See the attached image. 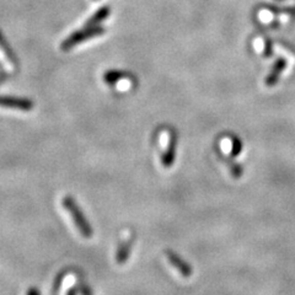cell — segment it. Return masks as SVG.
Listing matches in <instances>:
<instances>
[{
  "label": "cell",
  "mask_w": 295,
  "mask_h": 295,
  "mask_svg": "<svg viewBox=\"0 0 295 295\" xmlns=\"http://www.w3.org/2000/svg\"><path fill=\"white\" fill-rule=\"evenodd\" d=\"M63 207L66 210L72 215V219L75 224V226L78 227V230L81 233V235L86 239H90L94 234V230H92L91 224L89 223V220L86 219L85 214L82 213V210L80 209V207L76 204V202L74 201V198L72 196H66L63 198Z\"/></svg>",
  "instance_id": "1"
},
{
  "label": "cell",
  "mask_w": 295,
  "mask_h": 295,
  "mask_svg": "<svg viewBox=\"0 0 295 295\" xmlns=\"http://www.w3.org/2000/svg\"><path fill=\"white\" fill-rule=\"evenodd\" d=\"M104 32V29L101 26H92L85 27V29L75 31L69 37H67L63 42H61L60 47L63 51H70L73 47L80 45V43L88 41V39L94 38V37L101 36Z\"/></svg>",
  "instance_id": "2"
},
{
  "label": "cell",
  "mask_w": 295,
  "mask_h": 295,
  "mask_svg": "<svg viewBox=\"0 0 295 295\" xmlns=\"http://www.w3.org/2000/svg\"><path fill=\"white\" fill-rule=\"evenodd\" d=\"M0 106L20 111H31L33 107V102L29 98L0 96Z\"/></svg>",
  "instance_id": "3"
},
{
  "label": "cell",
  "mask_w": 295,
  "mask_h": 295,
  "mask_svg": "<svg viewBox=\"0 0 295 295\" xmlns=\"http://www.w3.org/2000/svg\"><path fill=\"white\" fill-rule=\"evenodd\" d=\"M165 255L166 258H167V260L170 261V263L174 266V268H176L178 272L181 273V276L184 277V278H189V277L192 276V267H191V264L186 262L183 258H181L177 254H175V252L171 250L165 251Z\"/></svg>",
  "instance_id": "4"
},
{
  "label": "cell",
  "mask_w": 295,
  "mask_h": 295,
  "mask_svg": "<svg viewBox=\"0 0 295 295\" xmlns=\"http://www.w3.org/2000/svg\"><path fill=\"white\" fill-rule=\"evenodd\" d=\"M176 146H177V138L174 133H171L170 140H168L167 146H166L165 153L162 154L161 162L164 167L170 168L172 164L175 162V156H176Z\"/></svg>",
  "instance_id": "5"
},
{
  "label": "cell",
  "mask_w": 295,
  "mask_h": 295,
  "mask_svg": "<svg viewBox=\"0 0 295 295\" xmlns=\"http://www.w3.org/2000/svg\"><path fill=\"white\" fill-rule=\"evenodd\" d=\"M285 67H287V60H285L284 58H279V59L275 63V66H273L272 70H270L268 75H267L266 80H264L266 85L269 86V88L270 86H275L277 82H278L281 74L284 72Z\"/></svg>",
  "instance_id": "6"
},
{
  "label": "cell",
  "mask_w": 295,
  "mask_h": 295,
  "mask_svg": "<svg viewBox=\"0 0 295 295\" xmlns=\"http://www.w3.org/2000/svg\"><path fill=\"white\" fill-rule=\"evenodd\" d=\"M110 14H111V10L109 6H102V8L98 9V10L95 12V14L92 15L88 21H86L85 27L98 26V25L102 23L103 20H106V18L110 16Z\"/></svg>",
  "instance_id": "7"
},
{
  "label": "cell",
  "mask_w": 295,
  "mask_h": 295,
  "mask_svg": "<svg viewBox=\"0 0 295 295\" xmlns=\"http://www.w3.org/2000/svg\"><path fill=\"white\" fill-rule=\"evenodd\" d=\"M132 252V240L122 242L116 252V262L118 264H123L131 256Z\"/></svg>",
  "instance_id": "8"
},
{
  "label": "cell",
  "mask_w": 295,
  "mask_h": 295,
  "mask_svg": "<svg viewBox=\"0 0 295 295\" xmlns=\"http://www.w3.org/2000/svg\"><path fill=\"white\" fill-rule=\"evenodd\" d=\"M127 74L121 70H109V72L104 73L103 75V81L109 85H113L116 82L121 81V80L127 78Z\"/></svg>",
  "instance_id": "9"
},
{
  "label": "cell",
  "mask_w": 295,
  "mask_h": 295,
  "mask_svg": "<svg viewBox=\"0 0 295 295\" xmlns=\"http://www.w3.org/2000/svg\"><path fill=\"white\" fill-rule=\"evenodd\" d=\"M242 150V143L238 137H233L231 139V156L236 158Z\"/></svg>",
  "instance_id": "10"
},
{
  "label": "cell",
  "mask_w": 295,
  "mask_h": 295,
  "mask_svg": "<svg viewBox=\"0 0 295 295\" xmlns=\"http://www.w3.org/2000/svg\"><path fill=\"white\" fill-rule=\"evenodd\" d=\"M230 172H231L234 178H240L241 175L244 174V168L240 164H236V162H231L230 164Z\"/></svg>",
  "instance_id": "11"
},
{
  "label": "cell",
  "mask_w": 295,
  "mask_h": 295,
  "mask_svg": "<svg viewBox=\"0 0 295 295\" xmlns=\"http://www.w3.org/2000/svg\"><path fill=\"white\" fill-rule=\"evenodd\" d=\"M80 293H81V295H92V291H91L90 287L84 284V283H81V284H80Z\"/></svg>",
  "instance_id": "12"
},
{
  "label": "cell",
  "mask_w": 295,
  "mask_h": 295,
  "mask_svg": "<svg viewBox=\"0 0 295 295\" xmlns=\"http://www.w3.org/2000/svg\"><path fill=\"white\" fill-rule=\"evenodd\" d=\"M270 54H272V49H270V42L268 41L267 42V46L264 47V55H266V57H269Z\"/></svg>",
  "instance_id": "13"
},
{
  "label": "cell",
  "mask_w": 295,
  "mask_h": 295,
  "mask_svg": "<svg viewBox=\"0 0 295 295\" xmlns=\"http://www.w3.org/2000/svg\"><path fill=\"white\" fill-rule=\"evenodd\" d=\"M27 295H41V294H39V291L37 290L36 288H30L29 290H27Z\"/></svg>",
  "instance_id": "14"
},
{
  "label": "cell",
  "mask_w": 295,
  "mask_h": 295,
  "mask_svg": "<svg viewBox=\"0 0 295 295\" xmlns=\"http://www.w3.org/2000/svg\"><path fill=\"white\" fill-rule=\"evenodd\" d=\"M67 295H76V288H70Z\"/></svg>",
  "instance_id": "15"
},
{
  "label": "cell",
  "mask_w": 295,
  "mask_h": 295,
  "mask_svg": "<svg viewBox=\"0 0 295 295\" xmlns=\"http://www.w3.org/2000/svg\"><path fill=\"white\" fill-rule=\"evenodd\" d=\"M279 2H282V0H279Z\"/></svg>",
  "instance_id": "16"
}]
</instances>
